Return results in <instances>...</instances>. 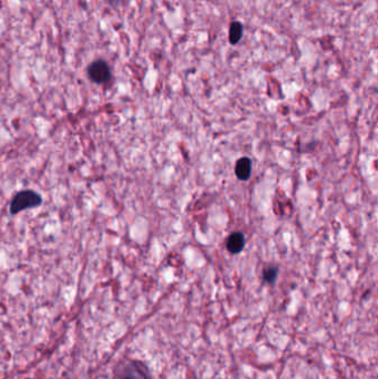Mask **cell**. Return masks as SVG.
<instances>
[{
	"instance_id": "6da1fadb",
	"label": "cell",
	"mask_w": 378,
	"mask_h": 379,
	"mask_svg": "<svg viewBox=\"0 0 378 379\" xmlns=\"http://www.w3.org/2000/svg\"><path fill=\"white\" fill-rule=\"evenodd\" d=\"M42 202V198L39 193L33 190H23L18 192V193L12 198L10 203V212L12 214L20 213L22 211L28 209H34L39 207Z\"/></svg>"
},
{
	"instance_id": "7a4b0ae2",
	"label": "cell",
	"mask_w": 378,
	"mask_h": 379,
	"mask_svg": "<svg viewBox=\"0 0 378 379\" xmlns=\"http://www.w3.org/2000/svg\"><path fill=\"white\" fill-rule=\"evenodd\" d=\"M119 379H152L147 366L139 360H129L123 363L118 371Z\"/></svg>"
},
{
	"instance_id": "3957f363",
	"label": "cell",
	"mask_w": 378,
	"mask_h": 379,
	"mask_svg": "<svg viewBox=\"0 0 378 379\" xmlns=\"http://www.w3.org/2000/svg\"><path fill=\"white\" fill-rule=\"evenodd\" d=\"M88 74H89V78L91 79V81H94L99 84L107 83L108 81H110V79H111L110 68L107 62H104L102 60L92 62V64L89 66Z\"/></svg>"
},
{
	"instance_id": "277c9868",
	"label": "cell",
	"mask_w": 378,
	"mask_h": 379,
	"mask_svg": "<svg viewBox=\"0 0 378 379\" xmlns=\"http://www.w3.org/2000/svg\"><path fill=\"white\" fill-rule=\"evenodd\" d=\"M245 246V239L244 235L241 232L232 233L226 241V247L232 254H238L242 252Z\"/></svg>"
},
{
	"instance_id": "5b68a950",
	"label": "cell",
	"mask_w": 378,
	"mask_h": 379,
	"mask_svg": "<svg viewBox=\"0 0 378 379\" xmlns=\"http://www.w3.org/2000/svg\"><path fill=\"white\" fill-rule=\"evenodd\" d=\"M252 162L249 158L240 159L235 165V176L242 181H246L251 177Z\"/></svg>"
},
{
	"instance_id": "8992f818",
	"label": "cell",
	"mask_w": 378,
	"mask_h": 379,
	"mask_svg": "<svg viewBox=\"0 0 378 379\" xmlns=\"http://www.w3.org/2000/svg\"><path fill=\"white\" fill-rule=\"evenodd\" d=\"M243 37V26L239 21L232 22L230 27V42L232 45H237V43L242 39Z\"/></svg>"
},
{
	"instance_id": "52a82bcc",
	"label": "cell",
	"mask_w": 378,
	"mask_h": 379,
	"mask_svg": "<svg viewBox=\"0 0 378 379\" xmlns=\"http://www.w3.org/2000/svg\"><path fill=\"white\" fill-rule=\"evenodd\" d=\"M277 273H278V271H277L276 267H270V269H266L264 271V274H263L264 281L268 282V283H273L277 277Z\"/></svg>"
},
{
	"instance_id": "ba28073f",
	"label": "cell",
	"mask_w": 378,
	"mask_h": 379,
	"mask_svg": "<svg viewBox=\"0 0 378 379\" xmlns=\"http://www.w3.org/2000/svg\"><path fill=\"white\" fill-rule=\"evenodd\" d=\"M107 2L108 3H110L111 5H120V4H122L123 2H125V0H107Z\"/></svg>"
}]
</instances>
